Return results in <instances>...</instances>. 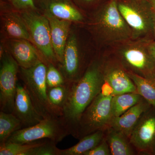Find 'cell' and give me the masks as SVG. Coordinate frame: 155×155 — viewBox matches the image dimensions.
<instances>
[{
    "instance_id": "obj_1",
    "label": "cell",
    "mask_w": 155,
    "mask_h": 155,
    "mask_svg": "<svg viewBox=\"0 0 155 155\" xmlns=\"http://www.w3.org/2000/svg\"><path fill=\"white\" fill-rule=\"evenodd\" d=\"M103 60V58L92 59L80 79L70 84L69 95L60 118L72 136L81 115L101 92L104 82Z\"/></svg>"
},
{
    "instance_id": "obj_2",
    "label": "cell",
    "mask_w": 155,
    "mask_h": 155,
    "mask_svg": "<svg viewBox=\"0 0 155 155\" xmlns=\"http://www.w3.org/2000/svg\"><path fill=\"white\" fill-rule=\"evenodd\" d=\"M89 28L100 43L115 45L132 39V31L122 17L117 0H108L94 10Z\"/></svg>"
},
{
    "instance_id": "obj_3",
    "label": "cell",
    "mask_w": 155,
    "mask_h": 155,
    "mask_svg": "<svg viewBox=\"0 0 155 155\" xmlns=\"http://www.w3.org/2000/svg\"><path fill=\"white\" fill-rule=\"evenodd\" d=\"M149 41L130 39L114 45L113 56L126 72L143 78L155 85V59L150 52Z\"/></svg>"
},
{
    "instance_id": "obj_4",
    "label": "cell",
    "mask_w": 155,
    "mask_h": 155,
    "mask_svg": "<svg viewBox=\"0 0 155 155\" xmlns=\"http://www.w3.org/2000/svg\"><path fill=\"white\" fill-rule=\"evenodd\" d=\"M47 69V64L39 61L31 68L19 67L20 77L35 107L43 119L60 117L48 98Z\"/></svg>"
},
{
    "instance_id": "obj_5",
    "label": "cell",
    "mask_w": 155,
    "mask_h": 155,
    "mask_svg": "<svg viewBox=\"0 0 155 155\" xmlns=\"http://www.w3.org/2000/svg\"><path fill=\"white\" fill-rule=\"evenodd\" d=\"M119 12L132 31V40H147L153 31L155 11L147 0H117Z\"/></svg>"
},
{
    "instance_id": "obj_6",
    "label": "cell",
    "mask_w": 155,
    "mask_h": 155,
    "mask_svg": "<svg viewBox=\"0 0 155 155\" xmlns=\"http://www.w3.org/2000/svg\"><path fill=\"white\" fill-rule=\"evenodd\" d=\"M113 96L97 95L81 116L73 137L80 140L84 137L110 127L113 118L111 100Z\"/></svg>"
},
{
    "instance_id": "obj_7",
    "label": "cell",
    "mask_w": 155,
    "mask_h": 155,
    "mask_svg": "<svg viewBox=\"0 0 155 155\" xmlns=\"http://www.w3.org/2000/svg\"><path fill=\"white\" fill-rule=\"evenodd\" d=\"M20 13L28 28L31 43L48 64L51 63L57 67L58 62L52 44L51 28L47 17L38 11L31 10Z\"/></svg>"
},
{
    "instance_id": "obj_8",
    "label": "cell",
    "mask_w": 155,
    "mask_h": 155,
    "mask_svg": "<svg viewBox=\"0 0 155 155\" xmlns=\"http://www.w3.org/2000/svg\"><path fill=\"white\" fill-rule=\"evenodd\" d=\"M69 135V130L60 117H52L44 119L36 125L15 131L6 142L23 144L49 139L58 143Z\"/></svg>"
},
{
    "instance_id": "obj_9",
    "label": "cell",
    "mask_w": 155,
    "mask_h": 155,
    "mask_svg": "<svg viewBox=\"0 0 155 155\" xmlns=\"http://www.w3.org/2000/svg\"><path fill=\"white\" fill-rule=\"evenodd\" d=\"M0 58V108L1 111L12 113L19 67L8 51L5 50Z\"/></svg>"
},
{
    "instance_id": "obj_10",
    "label": "cell",
    "mask_w": 155,
    "mask_h": 155,
    "mask_svg": "<svg viewBox=\"0 0 155 155\" xmlns=\"http://www.w3.org/2000/svg\"><path fill=\"white\" fill-rule=\"evenodd\" d=\"M129 140L137 155H155V106L143 113Z\"/></svg>"
},
{
    "instance_id": "obj_11",
    "label": "cell",
    "mask_w": 155,
    "mask_h": 155,
    "mask_svg": "<svg viewBox=\"0 0 155 155\" xmlns=\"http://www.w3.org/2000/svg\"><path fill=\"white\" fill-rule=\"evenodd\" d=\"M90 63H87L81 53L76 35L70 31L64 51L63 62L58 65V68L67 83L71 84L79 80Z\"/></svg>"
},
{
    "instance_id": "obj_12",
    "label": "cell",
    "mask_w": 155,
    "mask_h": 155,
    "mask_svg": "<svg viewBox=\"0 0 155 155\" xmlns=\"http://www.w3.org/2000/svg\"><path fill=\"white\" fill-rule=\"evenodd\" d=\"M102 69L104 80L113 87L114 95L137 93L133 81L114 56L103 57Z\"/></svg>"
},
{
    "instance_id": "obj_13",
    "label": "cell",
    "mask_w": 155,
    "mask_h": 155,
    "mask_svg": "<svg viewBox=\"0 0 155 155\" xmlns=\"http://www.w3.org/2000/svg\"><path fill=\"white\" fill-rule=\"evenodd\" d=\"M1 32L6 39H19L31 42L27 26L19 11L1 0Z\"/></svg>"
},
{
    "instance_id": "obj_14",
    "label": "cell",
    "mask_w": 155,
    "mask_h": 155,
    "mask_svg": "<svg viewBox=\"0 0 155 155\" xmlns=\"http://www.w3.org/2000/svg\"><path fill=\"white\" fill-rule=\"evenodd\" d=\"M12 114L21 121L22 128L36 125L44 119L37 111L23 84L18 82Z\"/></svg>"
},
{
    "instance_id": "obj_15",
    "label": "cell",
    "mask_w": 155,
    "mask_h": 155,
    "mask_svg": "<svg viewBox=\"0 0 155 155\" xmlns=\"http://www.w3.org/2000/svg\"><path fill=\"white\" fill-rule=\"evenodd\" d=\"M7 42L8 51L17 61L19 67L25 69L31 68L41 61L47 65L44 58L30 41L25 39H7Z\"/></svg>"
},
{
    "instance_id": "obj_16",
    "label": "cell",
    "mask_w": 155,
    "mask_h": 155,
    "mask_svg": "<svg viewBox=\"0 0 155 155\" xmlns=\"http://www.w3.org/2000/svg\"><path fill=\"white\" fill-rule=\"evenodd\" d=\"M150 106L146 100L142 98L138 103L122 115L113 117L110 127L123 134L129 139L142 115Z\"/></svg>"
},
{
    "instance_id": "obj_17",
    "label": "cell",
    "mask_w": 155,
    "mask_h": 155,
    "mask_svg": "<svg viewBox=\"0 0 155 155\" xmlns=\"http://www.w3.org/2000/svg\"><path fill=\"white\" fill-rule=\"evenodd\" d=\"M44 14L71 22L81 23L84 16L72 0H48L42 8Z\"/></svg>"
},
{
    "instance_id": "obj_18",
    "label": "cell",
    "mask_w": 155,
    "mask_h": 155,
    "mask_svg": "<svg viewBox=\"0 0 155 155\" xmlns=\"http://www.w3.org/2000/svg\"><path fill=\"white\" fill-rule=\"evenodd\" d=\"M49 21L51 39L58 64L62 63L72 22L45 14Z\"/></svg>"
},
{
    "instance_id": "obj_19",
    "label": "cell",
    "mask_w": 155,
    "mask_h": 155,
    "mask_svg": "<svg viewBox=\"0 0 155 155\" xmlns=\"http://www.w3.org/2000/svg\"><path fill=\"white\" fill-rule=\"evenodd\" d=\"M105 138L110 147L111 155L137 154L129 139L114 128L109 127L105 130Z\"/></svg>"
},
{
    "instance_id": "obj_20",
    "label": "cell",
    "mask_w": 155,
    "mask_h": 155,
    "mask_svg": "<svg viewBox=\"0 0 155 155\" xmlns=\"http://www.w3.org/2000/svg\"><path fill=\"white\" fill-rule=\"evenodd\" d=\"M105 134V130H99L85 136L73 146L61 150L60 155H84L99 144L104 138Z\"/></svg>"
},
{
    "instance_id": "obj_21",
    "label": "cell",
    "mask_w": 155,
    "mask_h": 155,
    "mask_svg": "<svg viewBox=\"0 0 155 155\" xmlns=\"http://www.w3.org/2000/svg\"><path fill=\"white\" fill-rule=\"evenodd\" d=\"M137 93H126L113 96L111 100V114L113 117L122 115L141 99Z\"/></svg>"
},
{
    "instance_id": "obj_22",
    "label": "cell",
    "mask_w": 155,
    "mask_h": 155,
    "mask_svg": "<svg viewBox=\"0 0 155 155\" xmlns=\"http://www.w3.org/2000/svg\"><path fill=\"white\" fill-rule=\"evenodd\" d=\"M22 128L21 121L14 114L1 111L0 144L6 142L14 132Z\"/></svg>"
},
{
    "instance_id": "obj_23",
    "label": "cell",
    "mask_w": 155,
    "mask_h": 155,
    "mask_svg": "<svg viewBox=\"0 0 155 155\" xmlns=\"http://www.w3.org/2000/svg\"><path fill=\"white\" fill-rule=\"evenodd\" d=\"M70 84H67L48 89L49 101L60 117L62 116L63 108L69 95Z\"/></svg>"
},
{
    "instance_id": "obj_24",
    "label": "cell",
    "mask_w": 155,
    "mask_h": 155,
    "mask_svg": "<svg viewBox=\"0 0 155 155\" xmlns=\"http://www.w3.org/2000/svg\"><path fill=\"white\" fill-rule=\"evenodd\" d=\"M127 72L135 84L137 93L151 105L155 106V85L143 78L130 72Z\"/></svg>"
},
{
    "instance_id": "obj_25",
    "label": "cell",
    "mask_w": 155,
    "mask_h": 155,
    "mask_svg": "<svg viewBox=\"0 0 155 155\" xmlns=\"http://www.w3.org/2000/svg\"><path fill=\"white\" fill-rule=\"evenodd\" d=\"M44 141L41 140L23 144L5 142L0 144V155H29L31 150Z\"/></svg>"
},
{
    "instance_id": "obj_26",
    "label": "cell",
    "mask_w": 155,
    "mask_h": 155,
    "mask_svg": "<svg viewBox=\"0 0 155 155\" xmlns=\"http://www.w3.org/2000/svg\"><path fill=\"white\" fill-rule=\"evenodd\" d=\"M46 81L48 88L67 84L63 74L57 66L50 63L47 64Z\"/></svg>"
},
{
    "instance_id": "obj_27",
    "label": "cell",
    "mask_w": 155,
    "mask_h": 155,
    "mask_svg": "<svg viewBox=\"0 0 155 155\" xmlns=\"http://www.w3.org/2000/svg\"><path fill=\"white\" fill-rule=\"evenodd\" d=\"M57 143L47 139L38 146L31 150L29 155H60L61 150L56 146Z\"/></svg>"
},
{
    "instance_id": "obj_28",
    "label": "cell",
    "mask_w": 155,
    "mask_h": 155,
    "mask_svg": "<svg viewBox=\"0 0 155 155\" xmlns=\"http://www.w3.org/2000/svg\"><path fill=\"white\" fill-rule=\"evenodd\" d=\"M15 10L23 12L31 11H38V8L34 0H3Z\"/></svg>"
},
{
    "instance_id": "obj_29",
    "label": "cell",
    "mask_w": 155,
    "mask_h": 155,
    "mask_svg": "<svg viewBox=\"0 0 155 155\" xmlns=\"http://www.w3.org/2000/svg\"><path fill=\"white\" fill-rule=\"evenodd\" d=\"M81 10H94L108 0H72Z\"/></svg>"
},
{
    "instance_id": "obj_30",
    "label": "cell",
    "mask_w": 155,
    "mask_h": 155,
    "mask_svg": "<svg viewBox=\"0 0 155 155\" xmlns=\"http://www.w3.org/2000/svg\"><path fill=\"white\" fill-rule=\"evenodd\" d=\"M84 155H111L110 150L105 138L91 150L85 153Z\"/></svg>"
},
{
    "instance_id": "obj_31",
    "label": "cell",
    "mask_w": 155,
    "mask_h": 155,
    "mask_svg": "<svg viewBox=\"0 0 155 155\" xmlns=\"http://www.w3.org/2000/svg\"><path fill=\"white\" fill-rule=\"evenodd\" d=\"M101 93L104 96L114 95V89L107 81L104 80V82L101 88Z\"/></svg>"
},
{
    "instance_id": "obj_32",
    "label": "cell",
    "mask_w": 155,
    "mask_h": 155,
    "mask_svg": "<svg viewBox=\"0 0 155 155\" xmlns=\"http://www.w3.org/2000/svg\"><path fill=\"white\" fill-rule=\"evenodd\" d=\"M149 48L150 52L151 53L152 55L155 59V42H151L149 41Z\"/></svg>"
},
{
    "instance_id": "obj_33",
    "label": "cell",
    "mask_w": 155,
    "mask_h": 155,
    "mask_svg": "<svg viewBox=\"0 0 155 155\" xmlns=\"http://www.w3.org/2000/svg\"><path fill=\"white\" fill-rule=\"evenodd\" d=\"M34 1L36 4V6L37 5H38L42 8L48 0H34Z\"/></svg>"
},
{
    "instance_id": "obj_34",
    "label": "cell",
    "mask_w": 155,
    "mask_h": 155,
    "mask_svg": "<svg viewBox=\"0 0 155 155\" xmlns=\"http://www.w3.org/2000/svg\"><path fill=\"white\" fill-rule=\"evenodd\" d=\"M147 1H148L154 11H155V0H147Z\"/></svg>"
},
{
    "instance_id": "obj_35",
    "label": "cell",
    "mask_w": 155,
    "mask_h": 155,
    "mask_svg": "<svg viewBox=\"0 0 155 155\" xmlns=\"http://www.w3.org/2000/svg\"><path fill=\"white\" fill-rule=\"evenodd\" d=\"M153 33H154V35H155V14L154 19L153 29Z\"/></svg>"
}]
</instances>
